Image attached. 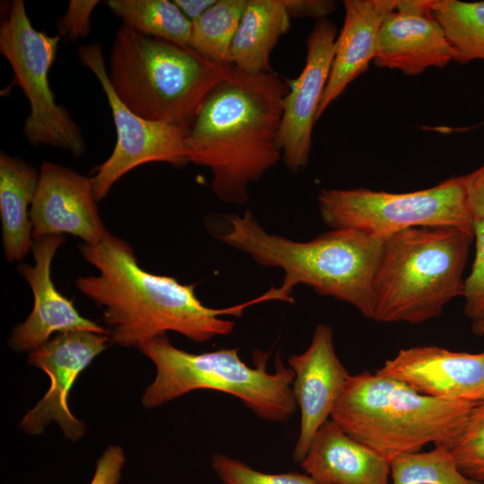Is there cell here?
Listing matches in <instances>:
<instances>
[{"mask_svg":"<svg viewBox=\"0 0 484 484\" xmlns=\"http://www.w3.org/2000/svg\"><path fill=\"white\" fill-rule=\"evenodd\" d=\"M78 56L98 78L117 130V143L111 155L96 167L91 177L97 201L104 199L117 180L140 165L166 162L183 167L188 163L185 148L187 131L167 123L147 120L130 110L111 87L99 42L79 47Z\"/></svg>","mask_w":484,"mask_h":484,"instance_id":"cell-10","label":"cell"},{"mask_svg":"<svg viewBox=\"0 0 484 484\" xmlns=\"http://www.w3.org/2000/svg\"><path fill=\"white\" fill-rule=\"evenodd\" d=\"M318 484H391L390 462L329 419L299 462Z\"/></svg>","mask_w":484,"mask_h":484,"instance_id":"cell-19","label":"cell"},{"mask_svg":"<svg viewBox=\"0 0 484 484\" xmlns=\"http://www.w3.org/2000/svg\"><path fill=\"white\" fill-rule=\"evenodd\" d=\"M462 178L473 220H484V164Z\"/></svg>","mask_w":484,"mask_h":484,"instance_id":"cell-31","label":"cell"},{"mask_svg":"<svg viewBox=\"0 0 484 484\" xmlns=\"http://www.w3.org/2000/svg\"><path fill=\"white\" fill-rule=\"evenodd\" d=\"M125 462L123 448L117 445H108L97 461L90 484H119Z\"/></svg>","mask_w":484,"mask_h":484,"instance_id":"cell-30","label":"cell"},{"mask_svg":"<svg viewBox=\"0 0 484 484\" xmlns=\"http://www.w3.org/2000/svg\"><path fill=\"white\" fill-rule=\"evenodd\" d=\"M228 222V229L219 237L221 242L263 266L283 271L281 285L275 288L280 301L294 302V288L304 284L372 318V281L383 239L337 229L308 241H295L266 231L250 210L229 216Z\"/></svg>","mask_w":484,"mask_h":484,"instance_id":"cell-3","label":"cell"},{"mask_svg":"<svg viewBox=\"0 0 484 484\" xmlns=\"http://www.w3.org/2000/svg\"><path fill=\"white\" fill-rule=\"evenodd\" d=\"M91 178L53 162H43L30 217L33 240L68 234L99 243L106 229Z\"/></svg>","mask_w":484,"mask_h":484,"instance_id":"cell-13","label":"cell"},{"mask_svg":"<svg viewBox=\"0 0 484 484\" xmlns=\"http://www.w3.org/2000/svg\"><path fill=\"white\" fill-rule=\"evenodd\" d=\"M333 332L318 324L308 348L291 355L288 365L294 372L292 389L300 412L293 459L300 462L319 428L330 419L350 374L339 359L333 346Z\"/></svg>","mask_w":484,"mask_h":484,"instance_id":"cell-15","label":"cell"},{"mask_svg":"<svg viewBox=\"0 0 484 484\" xmlns=\"http://www.w3.org/2000/svg\"><path fill=\"white\" fill-rule=\"evenodd\" d=\"M392 484H481L465 477L445 445L401 454L390 462Z\"/></svg>","mask_w":484,"mask_h":484,"instance_id":"cell-25","label":"cell"},{"mask_svg":"<svg viewBox=\"0 0 484 484\" xmlns=\"http://www.w3.org/2000/svg\"><path fill=\"white\" fill-rule=\"evenodd\" d=\"M473 232L451 226L416 227L383 239L372 288V320L421 324L462 297Z\"/></svg>","mask_w":484,"mask_h":484,"instance_id":"cell-4","label":"cell"},{"mask_svg":"<svg viewBox=\"0 0 484 484\" xmlns=\"http://www.w3.org/2000/svg\"><path fill=\"white\" fill-rule=\"evenodd\" d=\"M284 4L290 18L309 17L316 21L326 19L336 7L332 0H284Z\"/></svg>","mask_w":484,"mask_h":484,"instance_id":"cell-32","label":"cell"},{"mask_svg":"<svg viewBox=\"0 0 484 484\" xmlns=\"http://www.w3.org/2000/svg\"><path fill=\"white\" fill-rule=\"evenodd\" d=\"M39 171L23 160L1 151L0 218L4 257L22 260L33 245L30 207Z\"/></svg>","mask_w":484,"mask_h":484,"instance_id":"cell-20","label":"cell"},{"mask_svg":"<svg viewBox=\"0 0 484 484\" xmlns=\"http://www.w3.org/2000/svg\"><path fill=\"white\" fill-rule=\"evenodd\" d=\"M111 343L108 334L74 331L60 333L29 353L30 366L43 370L50 385L42 399L26 412L19 428L29 435H39L52 421L66 438L76 441L86 428L71 411V389L80 374Z\"/></svg>","mask_w":484,"mask_h":484,"instance_id":"cell-11","label":"cell"},{"mask_svg":"<svg viewBox=\"0 0 484 484\" xmlns=\"http://www.w3.org/2000/svg\"><path fill=\"white\" fill-rule=\"evenodd\" d=\"M290 28L284 0H247L230 46V64L249 74L273 72L270 56Z\"/></svg>","mask_w":484,"mask_h":484,"instance_id":"cell-21","label":"cell"},{"mask_svg":"<svg viewBox=\"0 0 484 484\" xmlns=\"http://www.w3.org/2000/svg\"><path fill=\"white\" fill-rule=\"evenodd\" d=\"M99 1L71 0L64 16L57 22L58 36L75 42L91 32V17Z\"/></svg>","mask_w":484,"mask_h":484,"instance_id":"cell-29","label":"cell"},{"mask_svg":"<svg viewBox=\"0 0 484 484\" xmlns=\"http://www.w3.org/2000/svg\"><path fill=\"white\" fill-rule=\"evenodd\" d=\"M433 0H399L383 22L374 63L416 76L454 61L453 48L432 12Z\"/></svg>","mask_w":484,"mask_h":484,"instance_id":"cell-17","label":"cell"},{"mask_svg":"<svg viewBox=\"0 0 484 484\" xmlns=\"http://www.w3.org/2000/svg\"><path fill=\"white\" fill-rule=\"evenodd\" d=\"M232 67L123 24L111 48L108 77L134 113L188 131L207 96Z\"/></svg>","mask_w":484,"mask_h":484,"instance_id":"cell-5","label":"cell"},{"mask_svg":"<svg viewBox=\"0 0 484 484\" xmlns=\"http://www.w3.org/2000/svg\"><path fill=\"white\" fill-rule=\"evenodd\" d=\"M471 329L473 334L484 336V319L471 322Z\"/></svg>","mask_w":484,"mask_h":484,"instance_id":"cell-34","label":"cell"},{"mask_svg":"<svg viewBox=\"0 0 484 484\" xmlns=\"http://www.w3.org/2000/svg\"><path fill=\"white\" fill-rule=\"evenodd\" d=\"M78 247L99 273L80 276L76 288L101 310L110 341L118 346L138 348L167 332L207 342L234 330L235 323L222 315L241 316L247 307L269 301L264 293L237 306L209 307L195 295V284L143 269L128 242L108 231L99 243Z\"/></svg>","mask_w":484,"mask_h":484,"instance_id":"cell-1","label":"cell"},{"mask_svg":"<svg viewBox=\"0 0 484 484\" xmlns=\"http://www.w3.org/2000/svg\"><path fill=\"white\" fill-rule=\"evenodd\" d=\"M107 5L134 30L190 48L192 22L168 0H108Z\"/></svg>","mask_w":484,"mask_h":484,"instance_id":"cell-22","label":"cell"},{"mask_svg":"<svg viewBox=\"0 0 484 484\" xmlns=\"http://www.w3.org/2000/svg\"><path fill=\"white\" fill-rule=\"evenodd\" d=\"M337 36V27L333 22L316 21L306 40L305 66L289 84L279 140L281 159L293 173L303 169L308 162L313 127L330 75Z\"/></svg>","mask_w":484,"mask_h":484,"instance_id":"cell-12","label":"cell"},{"mask_svg":"<svg viewBox=\"0 0 484 484\" xmlns=\"http://www.w3.org/2000/svg\"><path fill=\"white\" fill-rule=\"evenodd\" d=\"M138 349L156 368L142 397L146 409L208 389L238 398L255 416L270 422H286L298 410L292 389L294 372L279 356L275 370L269 372L264 352L256 354V366L250 367L236 348L191 353L175 347L167 334L144 341Z\"/></svg>","mask_w":484,"mask_h":484,"instance_id":"cell-7","label":"cell"},{"mask_svg":"<svg viewBox=\"0 0 484 484\" xmlns=\"http://www.w3.org/2000/svg\"><path fill=\"white\" fill-rule=\"evenodd\" d=\"M475 257L464 279L463 312L471 322L484 319V220L474 221Z\"/></svg>","mask_w":484,"mask_h":484,"instance_id":"cell-28","label":"cell"},{"mask_svg":"<svg viewBox=\"0 0 484 484\" xmlns=\"http://www.w3.org/2000/svg\"><path fill=\"white\" fill-rule=\"evenodd\" d=\"M211 467L222 484H318L307 473H266L223 454L212 457Z\"/></svg>","mask_w":484,"mask_h":484,"instance_id":"cell-27","label":"cell"},{"mask_svg":"<svg viewBox=\"0 0 484 484\" xmlns=\"http://www.w3.org/2000/svg\"><path fill=\"white\" fill-rule=\"evenodd\" d=\"M317 202L323 222L332 229H355L380 239L416 227L451 226L473 232L462 176L409 193L323 189Z\"/></svg>","mask_w":484,"mask_h":484,"instance_id":"cell-8","label":"cell"},{"mask_svg":"<svg viewBox=\"0 0 484 484\" xmlns=\"http://www.w3.org/2000/svg\"><path fill=\"white\" fill-rule=\"evenodd\" d=\"M480 402L434 398L376 372L350 375L330 419L391 461L426 445H449Z\"/></svg>","mask_w":484,"mask_h":484,"instance_id":"cell-6","label":"cell"},{"mask_svg":"<svg viewBox=\"0 0 484 484\" xmlns=\"http://www.w3.org/2000/svg\"><path fill=\"white\" fill-rule=\"evenodd\" d=\"M289 83L273 72L233 65L207 96L185 138L188 162L210 169L222 202L242 204L248 187L281 159L280 127Z\"/></svg>","mask_w":484,"mask_h":484,"instance_id":"cell-2","label":"cell"},{"mask_svg":"<svg viewBox=\"0 0 484 484\" xmlns=\"http://www.w3.org/2000/svg\"><path fill=\"white\" fill-rule=\"evenodd\" d=\"M247 0H217L194 22L190 48L207 60L229 65V49Z\"/></svg>","mask_w":484,"mask_h":484,"instance_id":"cell-24","label":"cell"},{"mask_svg":"<svg viewBox=\"0 0 484 484\" xmlns=\"http://www.w3.org/2000/svg\"><path fill=\"white\" fill-rule=\"evenodd\" d=\"M376 372L427 396L466 402L484 400V351H452L437 346L402 349Z\"/></svg>","mask_w":484,"mask_h":484,"instance_id":"cell-16","label":"cell"},{"mask_svg":"<svg viewBox=\"0 0 484 484\" xmlns=\"http://www.w3.org/2000/svg\"><path fill=\"white\" fill-rule=\"evenodd\" d=\"M448 448L459 471L465 477L484 484V400L472 408Z\"/></svg>","mask_w":484,"mask_h":484,"instance_id":"cell-26","label":"cell"},{"mask_svg":"<svg viewBox=\"0 0 484 484\" xmlns=\"http://www.w3.org/2000/svg\"><path fill=\"white\" fill-rule=\"evenodd\" d=\"M0 25V52L13 69L12 85L19 86L30 103L23 133L33 146L49 145L70 151L85 152L80 126L68 111L55 100L48 82L60 37L36 30L22 0H13Z\"/></svg>","mask_w":484,"mask_h":484,"instance_id":"cell-9","label":"cell"},{"mask_svg":"<svg viewBox=\"0 0 484 484\" xmlns=\"http://www.w3.org/2000/svg\"><path fill=\"white\" fill-rule=\"evenodd\" d=\"M432 12L453 48L454 61L484 60V1L433 0Z\"/></svg>","mask_w":484,"mask_h":484,"instance_id":"cell-23","label":"cell"},{"mask_svg":"<svg viewBox=\"0 0 484 484\" xmlns=\"http://www.w3.org/2000/svg\"><path fill=\"white\" fill-rule=\"evenodd\" d=\"M217 0H174L182 13L193 23L199 19Z\"/></svg>","mask_w":484,"mask_h":484,"instance_id":"cell-33","label":"cell"},{"mask_svg":"<svg viewBox=\"0 0 484 484\" xmlns=\"http://www.w3.org/2000/svg\"><path fill=\"white\" fill-rule=\"evenodd\" d=\"M65 241L64 235L33 240L34 265L18 267L33 294V307L26 320L14 327L8 339V346L14 351L30 352L55 333L84 331L109 335L105 326L82 316L52 281V261Z\"/></svg>","mask_w":484,"mask_h":484,"instance_id":"cell-14","label":"cell"},{"mask_svg":"<svg viewBox=\"0 0 484 484\" xmlns=\"http://www.w3.org/2000/svg\"><path fill=\"white\" fill-rule=\"evenodd\" d=\"M399 0H344V22L335 46L330 75L316 121L350 82L375 60L381 25Z\"/></svg>","mask_w":484,"mask_h":484,"instance_id":"cell-18","label":"cell"}]
</instances>
